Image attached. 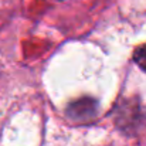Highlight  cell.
Listing matches in <instances>:
<instances>
[{
  "instance_id": "6da1fadb",
  "label": "cell",
  "mask_w": 146,
  "mask_h": 146,
  "mask_svg": "<svg viewBox=\"0 0 146 146\" xmlns=\"http://www.w3.org/2000/svg\"><path fill=\"white\" fill-rule=\"evenodd\" d=\"M95 109H97V104L92 99L85 98L78 102H74L68 109V115H70V118H74L77 121L88 119L95 115Z\"/></svg>"
},
{
  "instance_id": "7a4b0ae2",
  "label": "cell",
  "mask_w": 146,
  "mask_h": 146,
  "mask_svg": "<svg viewBox=\"0 0 146 146\" xmlns=\"http://www.w3.org/2000/svg\"><path fill=\"white\" fill-rule=\"evenodd\" d=\"M133 61L142 71L146 72V44L139 46L133 51Z\"/></svg>"
}]
</instances>
